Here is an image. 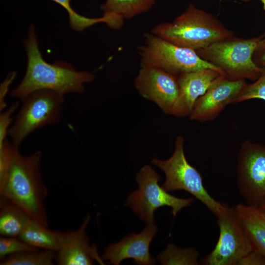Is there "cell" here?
Instances as JSON below:
<instances>
[{
  "instance_id": "1",
  "label": "cell",
  "mask_w": 265,
  "mask_h": 265,
  "mask_svg": "<svg viewBox=\"0 0 265 265\" xmlns=\"http://www.w3.org/2000/svg\"><path fill=\"white\" fill-rule=\"evenodd\" d=\"M25 46L27 56L26 70L20 83L11 92L13 98L23 101L32 93L41 90L53 91L64 96L70 93H81L84 84L95 78L92 73L77 71L66 62H46L40 52L32 26H30Z\"/></svg>"
},
{
  "instance_id": "2",
  "label": "cell",
  "mask_w": 265,
  "mask_h": 265,
  "mask_svg": "<svg viewBox=\"0 0 265 265\" xmlns=\"http://www.w3.org/2000/svg\"><path fill=\"white\" fill-rule=\"evenodd\" d=\"M42 152L27 156L14 147L8 167L0 179V196L27 212L33 219L48 226L45 201L48 190L40 171Z\"/></svg>"
},
{
  "instance_id": "3",
  "label": "cell",
  "mask_w": 265,
  "mask_h": 265,
  "mask_svg": "<svg viewBox=\"0 0 265 265\" xmlns=\"http://www.w3.org/2000/svg\"><path fill=\"white\" fill-rule=\"evenodd\" d=\"M152 32L176 45L194 51L234 34L216 16L192 3L172 22L161 23Z\"/></svg>"
},
{
  "instance_id": "4",
  "label": "cell",
  "mask_w": 265,
  "mask_h": 265,
  "mask_svg": "<svg viewBox=\"0 0 265 265\" xmlns=\"http://www.w3.org/2000/svg\"><path fill=\"white\" fill-rule=\"evenodd\" d=\"M264 37L265 33L248 39L233 34L196 52L226 78L254 81L260 77L263 69L255 64L253 54L258 42Z\"/></svg>"
},
{
  "instance_id": "5",
  "label": "cell",
  "mask_w": 265,
  "mask_h": 265,
  "mask_svg": "<svg viewBox=\"0 0 265 265\" xmlns=\"http://www.w3.org/2000/svg\"><path fill=\"white\" fill-rule=\"evenodd\" d=\"M152 162L164 173L165 180L161 186L166 191L185 190L217 216L228 207L214 199L206 189L200 173L186 159L183 136L177 137L174 151L169 158L165 160L154 158Z\"/></svg>"
},
{
  "instance_id": "6",
  "label": "cell",
  "mask_w": 265,
  "mask_h": 265,
  "mask_svg": "<svg viewBox=\"0 0 265 265\" xmlns=\"http://www.w3.org/2000/svg\"><path fill=\"white\" fill-rule=\"evenodd\" d=\"M22 101L8 131L11 143L17 148L33 132L60 121L64 97L53 91L41 90L32 93Z\"/></svg>"
},
{
  "instance_id": "7",
  "label": "cell",
  "mask_w": 265,
  "mask_h": 265,
  "mask_svg": "<svg viewBox=\"0 0 265 265\" xmlns=\"http://www.w3.org/2000/svg\"><path fill=\"white\" fill-rule=\"evenodd\" d=\"M138 50L141 66L158 67L177 76L206 69L222 74L203 59L196 51L176 45L153 33L145 34V42Z\"/></svg>"
},
{
  "instance_id": "8",
  "label": "cell",
  "mask_w": 265,
  "mask_h": 265,
  "mask_svg": "<svg viewBox=\"0 0 265 265\" xmlns=\"http://www.w3.org/2000/svg\"><path fill=\"white\" fill-rule=\"evenodd\" d=\"M160 175L149 164L143 166L136 175L138 188L128 197V206L147 224L153 223L155 211L162 206L172 209L174 216L183 208L191 205L193 199L181 198L169 194L159 182Z\"/></svg>"
},
{
  "instance_id": "9",
  "label": "cell",
  "mask_w": 265,
  "mask_h": 265,
  "mask_svg": "<svg viewBox=\"0 0 265 265\" xmlns=\"http://www.w3.org/2000/svg\"><path fill=\"white\" fill-rule=\"evenodd\" d=\"M218 241L201 261L206 265H236L253 250L235 208L228 207L218 216Z\"/></svg>"
},
{
  "instance_id": "10",
  "label": "cell",
  "mask_w": 265,
  "mask_h": 265,
  "mask_svg": "<svg viewBox=\"0 0 265 265\" xmlns=\"http://www.w3.org/2000/svg\"><path fill=\"white\" fill-rule=\"evenodd\" d=\"M238 186L247 205L259 207L265 199V145L244 141L237 167Z\"/></svg>"
},
{
  "instance_id": "11",
  "label": "cell",
  "mask_w": 265,
  "mask_h": 265,
  "mask_svg": "<svg viewBox=\"0 0 265 265\" xmlns=\"http://www.w3.org/2000/svg\"><path fill=\"white\" fill-rule=\"evenodd\" d=\"M134 85L141 96L171 114L179 94L178 76L158 67L141 66Z\"/></svg>"
},
{
  "instance_id": "12",
  "label": "cell",
  "mask_w": 265,
  "mask_h": 265,
  "mask_svg": "<svg viewBox=\"0 0 265 265\" xmlns=\"http://www.w3.org/2000/svg\"><path fill=\"white\" fill-rule=\"evenodd\" d=\"M246 84L244 80H231L220 75L196 101L190 119L200 122L214 119L227 105L236 103Z\"/></svg>"
},
{
  "instance_id": "13",
  "label": "cell",
  "mask_w": 265,
  "mask_h": 265,
  "mask_svg": "<svg viewBox=\"0 0 265 265\" xmlns=\"http://www.w3.org/2000/svg\"><path fill=\"white\" fill-rule=\"evenodd\" d=\"M90 220L86 216L77 229L61 232L59 247L56 252L55 261L59 265H91L97 261L104 265L95 245L91 246L86 233Z\"/></svg>"
},
{
  "instance_id": "14",
  "label": "cell",
  "mask_w": 265,
  "mask_h": 265,
  "mask_svg": "<svg viewBox=\"0 0 265 265\" xmlns=\"http://www.w3.org/2000/svg\"><path fill=\"white\" fill-rule=\"evenodd\" d=\"M157 230L155 224H149L140 233H131L121 241L108 245L104 250L102 259L114 265L127 259H133L135 263L140 265L156 264L149 246Z\"/></svg>"
},
{
  "instance_id": "15",
  "label": "cell",
  "mask_w": 265,
  "mask_h": 265,
  "mask_svg": "<svg viewBox=\"0 0 265 265\" xmlns=\"http://www.w3.org/2000/svg\"><path fill=\"white\" fill-rule=\"evenodd\" d=\"M221 75L218 71L206 69L178 76L179 94L171 114L178 117L189 116L196 101Z\"/></svg>"
},
{
  "instance_id": "16",
  "label": "cell",
  "mask_w": 265,
  "mask_h": 265,
  "mask_svg": "<svg viewBox=\"0 0 265 265\" xmlns=\"http://www.w3.org/2000/svg\"><path fill=\"white\" fill-rule=\"evenodd\" d=\"M253 250L265 257V215L256 207L239 204L235 207Z\"/></svg>"
},
{
  "instance_id": "17",
  "label": "cell",
  "mask_w": 265,
  "mask_h": 265,
  "mask_svg": "<svg viewBox=\"0 0 265 265\" xmlns=\"http://www.w3.org/2000/svg\"><path fill=\"white\" fill-rule=\"evenodd\" d=\"M32 219L22 209L0 197V234L5 237H19Z\"/></svg>"
},
{
  "instance_id": "18",
  "label": "cell",
  "mask_w": 265,
  "mask_h": 265,
  "mask_svg": "<svg viewBox=\"0 0 265 265\" xmlns=\"http://www.w3.org/2000/svg\"><path fill=\"white\" fill-rule=\"evenodd\" d=\"M60 233V231L51 230L48 226L31 219L18 238L36 248L56 252L59 247Z\"/></svg>"
},
{
  "instance_id": "19",
  "label": "cell",
  "mask_w": 265,
  "mask_h": 265,
  "mask_svg": "<svg viewBox=\"0 0 265 265\" xmlns=\"http://www.w3.org/2000/svg\"><path fill=\"white\" fill-rule=\"evenodd\" d=\"M157 0H106L100 8L103 14L131 19L149 10Z\"/></svg>"
},
{
  "instance_id": "20",
  "label": "cell",
  "mask_w": 265,
  "mask_h": 265,
  "mask_svg": "<svg viewBox=\"0 0 265 265\" xmlns=\"http://www.w3.org/2000/svg\"><path fill=\"white\" fill-rule=\"evenodd\" d=\"M56 252L39 250L17 253L0 260V265H52L55 261Z\"/></svg>"
},
{
  "instance_id": "21",
  "label": "cell",
  "mask_w": 265,
  "mask_h": 265,
  "mask_svg": "<svg viewBox=\"0 0 265 265\" xmlns=\"http://www.w3.org/2000/svg\"><path fill=\"white\" fill-rule=\"evenodd\" d=\"M199 253L194 248H181L169 243L158 256L162 265H199Z\"/></svg>"
},
{
  "instance_id": "22",
  "label": "cell",
  "mask_w": 265,
  "mask_h": 265,
  "mask_svg": "<svg viewBox=\"0 0 265 265\" xmlns=\"http://www.w3.org/2000/svg\"><path fill=\"white\" fill-rule=\"evenodd\" d=\"M62 6L67 11L69 16L70 25L72 29L81 31L95 24L104 23L108 24V18L103 15L100 18H88L80 15L71 7V0H52Z\"/></svg>"
},
{
  "instance_id": "23",
  "label": "cell",
  "mask_w": 265,
  "mask_h": 265,
  "mask_svg": "<svg viewBox=\"0 0 265 265\" xmlns=\"http://www.w3.org/2000/svg\"><path fill=\"white\" fill-rule=\"evenodd\" d=\"M39 249L33 247L18 237H0V260H2L11 255L27 251H38Z\"/></svg>"
},
{
  "instance_id": "24",
  "label": "cell",
  "mask_w": 265,
  "mask_h": 265,
  "mask_svg": "<svg viewBox=\"0 0 265 265\" xmlns=\"http://www.w3.org/2000/svg\"><path fill=\"white\" fill-rule=\"evenodd\" d=\"M253 99L265 101V69H263L260 77L253 82L247 83L236 103Z\"/></svg>"
},
{
  "instance_id": "25",
  "label": "cell",
  "mask_w": 265,
  "mask_h": 265,
  "mask_svg": "<svg viewBox=\"0 0 265 265\" xmlns=\"http://www.w3.org/2000/svg\"><path fill=\"white\" fill-rule=\"evenodd\" d=\"M18 103L12 104L5 111H2L0 115V145L7 140L10 125L13 119V114L17 108Z\"/></svg>"
},
{
  "instance_id": "26",
  "label": "cell",
  "mask_w": 265,
  "mask_h": 265,
  "mask_svg": "<svg viewBox=\"0 0 265 265\" xmlns=\"http://www.w3.org/2000/svg\"><path fill=\"white\" fill-rule=\"evenodd\" d=\"M239 265H265V257L255 250H252L243 257Z\"/></svg>"
},
{
  "instance_id": "27",
  "label": "cell",
  "mask_w": 265,
  "mask_h": 265,
  "mask_svg": "<svg viewBox=\"0 0 265 265\" xmlns=\"http://www.w3.org/2000/svg\"><path fill=\"white\" fill-rule=\"evenodd\" d=\"M252 58L258 67L262 69H265V37L258 42L253 53Z\"/></svg>"
},
{
  "instance_id": "28",
  "label": "cell",
  "mask_w": 265,
  "mask_h": 265,
  "mask_svg": "<svg viewBox=\"0 0 265 265\" xmlns=\"http://www.w3.org/2000/svg\"><path fill=\"white\" fill-rule=\"evenodd\" d=\"M16 73L12 72L8 75L0 86V110L3 111L6 106L5 98L8 90L9 86L15 77Z\"/></svg>"
},
{
  "instance_id": "29",
  "label": "cell",
  "mask_w": 265,
  "mask_h": 265,
  "mask_svg": "<svg viewBox=\"0 0 265 265\" xmlns=\"http://www.w3.org/2000/svg\"><path fill=\"white\" fill-rule=\"evenodd\" d=\"M258 208L265 215V199Z\"/></svg>"
},
{
  "instance_id": "30",
  "label": "cell",
  "mask_w": 265,
  "mask_h": 265,
  "mask_svg": "<svg viewBox=\"0 0 265 265\" xmlns=\"http://www.w3.org/2000/svg\"><path fill=\"white\" fill-rule=\"evenodd\" d=\"M263 4L264 9L265 10V0H259Z\"/></svg>"
},
{
  "instance_id": "31",
  "label": "cell",
  "mask_w": 265,
  "mask_h": 265,
  "mask_svg": "<svg viewBox=\"0 0 265 265\" xmlns=\"http://www.w3.org/2000/svg\"><path fill=\"white\" fill-rule=\"evenodd\" d=\"M242 0V1H244V2H248V1H249L251 0Z\"/></svg>"
}]
</instances>
